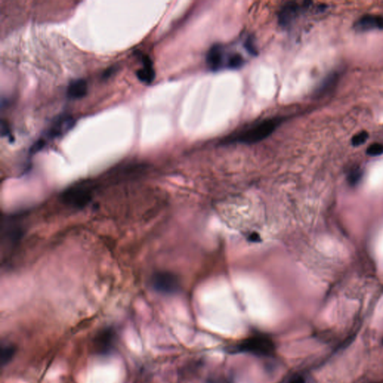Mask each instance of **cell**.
I'll list each match as a JSON object with an SVG mask.
<instances>
[{
  "instance_id": "cell-1",
  "label": "cell",
  "mask_w": 383,
  "mask_h": 383,
  "mask_svg": "<svg viewBox=\"0 0 383 383\" xmlns=\"http://www.w3.org/2000/svg\"><path fill=\"white\" fill-rule=\"evenodd\" d=\"M207 64L214 71L238 69L246 63L244 54L234 45L216 44L207 52Z\"/></svg>"
},
{
  "instance_id": "cell-2",
  "label": "cell",
  "mask_w": 383,
  "mask_h": 383,
  "mask_svg": "<svg viewBox=\"0 0 383 383\" xmlns=\"http://www.w3.org/2000/svg\"><path fill=\"white\" fill-rule=\"evenodd\" d=\"M282 123L279 118H270L255 122L226 139L228 143L255 144L270 136Z\"/></svg>"
},
{
  "instance_id": "cell-3",
  "label": "cell",
  "mask_w": 383,
  "mask_h": 383,
  "mask_svg": "<svg viewBox=\"0 0 383 383\" xmlns=\"http://www.w3.org/2000/svg\"><path fill=\"white\" fill-rule=\"evenodd\" d=\"M236 349L238 352L253 354L258 356H270L275 353L276 345L270 337L255 335L240 341Z\"/></svg>"
},
{
  "instance_id": "cell-4",
  "label": "cell",
  "mask_w": 383,
  "mask_h": 383,
  "mask_svg": "<svg viewBox=\"0 0 383 383\" xmlns=\"http://www.w3.org/2000/svg\"><path fill=\"white\" fill-rule=\"evenodd\" d=\"M92 198V190L89 186H73L65 190L63 199L66 204L73 207L80 208L87 205Z\"/></svg>"
},
{
  "instance_id": "cell-5",
  "label": "cell",
  "mask_w": 383,
  "mask_h": 383,
  "mask_svg": "<svg viewBox=\"0 0 383 383\" xmlns=\"http://www.w3.org/2000/svg\"><path fill=\"white\" fill-rule=\"evenodd\" d=\"M151 285L157 291L172 293L178 290L179 283L175 275L168 272H159L151 278Z\"/></svg>"
},
{
  "instance_id": "cell-6",
  "label": "cell",
  "mask_w": 383,
  "mask_h": 383,
  "mask_svg": "<svg viewBox=\"0 0 383 383\" xmlns=\"http://www.w3.org/2000/svg\"><path fill=\"white\" fill-rule=\"evenodd\" d=\"M73 125H74V120L71 116L62 115L53 120L48 130L42 138L47 142L49 139L60 137L65 134L67 131L70 130Z\"/></svg>"
},
{
  "instance_id": "cell-7",
  "label": "cell",
  "mask_w": 383,
  "mask_h": 383,
  "mask_svg": "<svg viewBox=\"0 0 383 383\" xmlns=\"http://www.w3.org/2000/svg\"><path fill=\"white\" fill-rule=\"evenodd\" d=\"M307 5H299L296 2H288L284 5L279 13V23L283 27H290L299 15L302 8Z\"/></svg>"
},
{
  "instance_id": "cell-8",
  "label": "cell",
  "mask_w": 383,
  "mask_h": 383,
  "mask_svg": "<svg viewBox=\"0 0 383 383\" xmlns=\"http://www.w3.org/2000/svg\"><path fill=\"white\" fill-rule=\"evenodd\" d=\"M116 334L112 329L102 330L95 340V348L97 353L107 354L113 348Z\"/></svg>"
},
{
  "instance_id": "cell-9",
  "label": "cell",
  "mask_w": 383,
  "mask_h": 383,
  "mask_svg": "<svg viewBox=\"0 0 383 383\" xmlns=\"http://www.w3.org/2000/svg\"><path fill=\"white\" fill-rule=\"evenodd\" d=\"M355 28L358 31H367L374 29H383V17L366 14L355 23Z\"/></svg>"
},
{
  "instance_id": "cell-10",
  "label": "cell",
  "mask_w": 383,
  "mask_h": 383,
  "mask_svg": "<svg viewBox=\"0 0 383 383\" xmlns=\"http://www.w3.org/2000/svg\"><path fill=\"white\" fill-rule=\"evenodd\" d=\"M88 83L84 79H76L69 83L67 88V96L72 100L84 97L88 93Z\"/></svg>"
},
{
  "instance_id": "cell-11",
  "label": "cell",
  "mask_w": 383,
  "mask_h": 383,
  "mask_svg": "<svg viewBox=\"0 0 383 383\" xmlns=\"http://www.w3.org/2000/svg\"><path fill=\"white\" fill-rule=\"evenodd\" d=\"M143 67L136 71L138 80L145 84H151L155 79V70L151 59L146 55L142 57Z\"/></svg>"
},
{
  "instance_id": "cell-12",
  "label": "cell",
  "mask_w": 383,
  "mask_h": 383,
  "mask_svg": "<svg viewBox=\"0 0 383 383\" xmlns=\"http://www.w3.org/2000/svg\"><path fill=\"white\" fill-rule=\"evenodd\" d=\"M16 352V348L12 344H5L1 346V352H0V360L1 365L5 366L12 359Z\"/></svg>"
},
{
  "instance_id": "cell-13",
  "label": "cell",
  "mask_w": 383,
  "mask_h": 383,
  "mask_svg": "<svg viewBox=\"0 0 383 383\" xmlns=\"http://www.w3.org/2000/svg\"><path fill=\"white\" fill-rule=\"evenodd\" d=\"M367 154L370 156H380L383 154V144L374 143L367 149Z\"/></svg>"
},
{
  "instance_id": "cell-14",
  "label": "cell",
  "mask_w": 383,
  "mask_h": 383,
  "mask_svg": "<svg viewBox=\"0 0 383 383\" xmlns=\"http://www.w3.org/2000/svg\"><path fill=\"white\" fill-rule=\"evenodd\" d=\"M368 139V133L366 131H362L356 134L352 139V144L353 146H358L365 143Z\"/></svg>"
},
{
  "instance_id": "cell-15",
  "label": "cell",
  "mask_w": 383,
  "mask_h": 383,
  "mask_svg": "<svg viewBox=\"0 0 383 383\" xmlns=\"http://www.w3.org/2000/svg\"><path fill=\"white\" fill-rule=\"evenodd\" d=\"M361 178V171L359 169H353L350 173L349 177H348V181L352 185H355V184H358Z\"/></svg>"
},
{
  "instance_id": "cell-16",
  "label": "cell",
  "mask_w": 383,
  "mask_h": 383,
  "mask_svg": "<svg viewBox=\"0 0 383 383\" xmlns=\"http://www.w3.org/2000/svg\"><path fill=\"white\" fill-rule=\"evenodd\" d=\"M1 135H2V137H3V136L8 137V139H10V141L12 142L13 137L11 134V129H10L9 126H8L7 122H5L4 120H2V122H1Z\"/></svg>"
},
{
  "instance_id": "cell-17",
  "label": "cell",
  "mask_w": 383,
  "mask_h": 383,
  "mask_svg": "<svg viewBox=\"0 0 383 383\" xmlns=\"http://www.w3.org/2000/svg\"><path fill=\"white\" fill-rule=\"evenodd\" d=\"M288 383H307L305 381V379L301 376H296V377H293L291 380L289 381Z\"/></svg>"
}]
</instances>
